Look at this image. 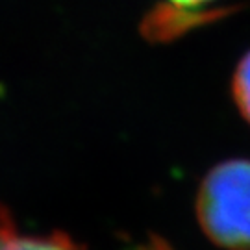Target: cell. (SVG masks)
Segmentation results:
<instances>
[{"instance_id": "5", "label": "cell", "mask_w": 250, "mask_h": 250, "mask_svg": "<svg viewBox=\"0 0 250 250\" xmlns=\"http://www.w3.org/2000/svg\"><path fill=\"white\" fill-rule=\"evenodd\" d=\"M213 2H217V0H163V4H170V6H178V8L188 9H211L215 8Z\"/></svg>"}, {"instance_id": "1", "label": "cell", "mask_w": 250, "mask_h": 250, "mask_svg": "<svg viewBox=\"0 0 250 250\" xmlns=\"http://www.w3.org/2000/svg\"><path fill=\"white\" fill-rule=\"evenodd\" d=\"M200 228L226 250H250V160H226L204 176L197 195Z\"/></svg>"}, {"instance_id": "4", "label": "cell", "mask_w": 250, "mask_h": 250, "mask_svg": "<svg viewBox=\"0 0 250 250\" xmlns=\"http://www.w3.org/2000/svg\"><path fill=\"white\" fill-rule=\"evenodd\" d=\"M232 97L241 117L250 125V50L243 54L233 69Z\"/></svg>"}, {"instance_id": "3", "label": "cell", "mask_w": 250, "mask_h": 250, "mask_svg": "<svg viewBox=\"0 0 250 250\" xmlns=\"http://www.w3.org/2000/svg\"><path fill=\"white\" fill-rule=\"evenodd\" d=\"M0 250H80L67 235H39L19 230L15 221L0 206Z\"/></svg>"}, {"instance_id": "2", "label": "cell", "mask_w": 250, "mask_h": 250, "mask_svg": "<svg viewBox=\"0 0 250 250\" xmlns=\"http://www.w3.org/2000/svg\"><path fill=\"white\" fill-rule=\"evenodd\" d=\"M232 9L219 6L211 9H188L160 2L145 15L141 22V34L152 43H169L198 26L211 24L226 17Z\"/></svg>"}]
</instances>
